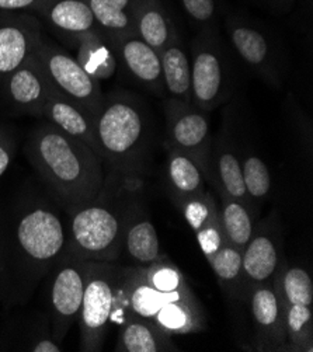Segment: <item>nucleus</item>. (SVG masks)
Returning a JSON list of instances; mask_svg holds the SVG:
<instances>
[{"mask_svg": "<svg viewBox=\"0 0 313 352\" xmlns=\"http://www.w3.org/2000/svg\"><path fill=\"white\" fill-rule=\"evenodd\" d=\"M66 253V229L43 202L25 204L0 232V268L12 296L25 299Z\"/></svg>", "mask_w": 313, "mask_h": 352, "instance_id": "1", "label": "nucleus"}, {"mask_svg": "<svg viewBox=\"0 0 313 352\" xmlns=\"http://www.w3.org/2000/svg\"><path fill=\"white\" fill-rule=\"evenodd\" d=\"M28 162L67 212L91 202L104 186L101 157L85 142L43 121L32 128L24 146Z\"/></svg>", "mask_w": 313, "mask_h": 352, "instance_id": "2", "label": "nucleus"}, {"mask_svg": "<svg viewBox=\"0 0 313 352\" xmlns=\"http://www.w3.org/2000/svg\"><path fill=\"white\" fill-rule=\"evenodd\" d=\"M128 174L131 173H106L98 195L91 202L69 210L67 254L83 261L116 263L120 258L125 228L138 205L124 192Z\"/></svg>", "mask_w": 313, "mask_h": 352, "instance_id": "3", "label": "nucleus"}, {"mask_svg": "<svg viewBox=\"0 0 313 352\" xmlns=\"http://www.w3.org/2000/svg\"><path fill=\"white\" fill-rule=\"evenodd\" d=\"M98 155L109 173L141 170L152 140V124L145 101L129 91L104 94L96 116Z\"/></svg>", "mask_w": 313, "mask_h": 352, "instance_id": "4", "label": "nucleus"}, {"mask_svg": "<svg viewBox=\"0 0 313 352\" xmlns=\"http://www.w3.org/2000/svg\"><path fill=\"white\" fill-rule=\"evenodd\" d=\"M144 318L155 322L171 336L198 333L205 329L204 310L188 284L171 291L156 289L144 267L127 268L113 323Z\"/></svg>", "mask_w": 313, "mask_h": 352, "instance_id": "5", "label": "nucleus"}, {"mask_svg": "<svg viewBox=\"0 0 313 352\" xmlns=\"http://www.w3.org/2000/svg\"><path fill=\"white\" fill-rule=\"evenodd\" d=\"M191 102L211 113L229 101L236 87L232 50L218 28L198 31L190 45Z\"/></svg>", "mask_w": 313, "mask_h": 352, "instance_id": "6", "label": "nucleus"}, {"mask_svg": "<svg viewBox=\"0 0 313 352\" xmlns=\"http://www.w3.org/2000/svg\"><path fill=\"white\" fill-rule=\"evenodd\" d=\"M224 27L232 52L250 72L271 86L281 87L287 59L277 35L263 21L240 10H226Z\"/></svg>", "mask_w": 313, "mask_h": 352, "instance_id": "7", "label": "nucleus"}, {"mask_svg": "<svg viewBox=\"0 0 313 352\" xmlns=\"http://www.w3.org/2000/svg\"><path fill=\"white\" fill-rule=\"evenodd\" d=\"M125 271V267L110 261H86L85 291L78 319L82 351H101L118 306Z\"/></svg>", "mask_w": 313, "mask_h": 352, "instance_id": "8", "label": "nucleus"}, {"mask_svg": "<svg viewBox=\"0 0 313 352\" xmlns=\"http://www.w3.org/2000/svg\"><path fill=\"white\" fill-rule=\"evenodd\" d=\"M34 58L58 93L80 105L96 118L104 93L100 82L86 72L75 56L43 37Z\"/></svg>", "mask_w": 313, "mask_h": 352, "instance_id": "9", "label": "nucleus"}, {"mask_svg": "<svg viewBox=\"0 0 313 352\" xmlns=\"http://www.w3.org/2000/svg\"><path fill=\"white\" fill-rule=\"evenodd\" d=\"M164 145L194 156L210 171L213 136L210 131V113L193 102L166 98L164 104Z\"/></svg>", "mask_w": 313, "mask_h": 352, "instance_id": "10", "label": "nucleus"}, {"mask_svg": "<svg viewBox=\"0 0 313 352\" xmlns=\"http://www.w3.org/2000/svg\"><path fill=\"white\" fill-rule=\"evenodd\" d=\"M52 270L50 289L51 337L62 344L69 329L79 319L85 291L86 261L65 253Z\"/></svg>", "mask_w": 313, "mask_h": 352, "instance_id": "11", "label": "nucleus"}, {"mask_svg": "<svg viewBox=\"0 0 313 352\" xmlns=\"http://www.w3.org/2000/svg\"><path fill=\"white\" fill-rule=\"evenodd\" d=\"M51 91L52 86L34 55L0 80V101L19 116L43 118Z\"/></svg>", "mask_w": 313, "mask_h": 352, "instance_id": "12", "label": "nucleus"}, {"mask_svg": "<svg viewBox=\"0 0 313 352\" xmlns=\"http://www.w3.org/2000/svg\"><path fill=\"white\" fill-rule=\"evenodd\" d=\"M43 21L31 13H0V80L37 51Z\"/></svg>", "mask_w": 313, "mask_h": 352, "instance_id": "13", "label": "nucleus"}, {"mask_svg": "<svg viewBox=\"0 0 313 352\" xmlns=\"http://www.w3.org/2000/svg\"><path fill=\"white\" fill-rule=\"evenodd\" d=\"M208 182L214 184L219 195H228L250 206L252 201L243 183L239 146L229 120L224 121L217 138L213 139Z\"/></svg>", "mask_w": 313, "mask_h": 352, "instance_id": "14", "label": "nucleus"}, {"mask_svg": "<svg viewBox=\"0 0 313 352\" xmlns=\"http://www.w3.org/2000/svg\"><path fill=\"white\" fill-rule=\"evenodd\" d=\"M113 43L118 56V66L121 65L128 78L147 91L164 97L160 52L142 41L135 32L121 35Z\"/></svg>", "mask_w": 313, "mask_h": 352, "instance_id": "15", "label": "nucleus"}, {"mask_svg": "<svg viewBox=\"0 0 313 352\" xmlns=\"http://www.w3.org/2000/svg\"><path fill=\"white\" fill-rule=\"evenodd\" d=\"M250 314L260 349H284L287 305L272 283L260 284L249 294Z\"/></svg>", "mask_w": 313, "mask_h": 352, "instance_id": "16", "label": "nucleus"}, {"mask_svg": "<svg viewBox=\"0 0 313 352\" xmlns=\"http://www.w3.org/2000/svg\"><path fill=\"white\" fill-rule=\"evenodd\" d=\"M281 243L270 228L253 232L252 239L243 249V291L245 298L252 289L260 284L272 283V279L281 267Z\"/></svg>", "mask_w": 313, "mask_h": 352, "instance_id": "17", "label": "nucleus"}, {"mask_svg": "<svg viewBox=\"0 0 313 352\" xmlns=\"http://www.w3.org/2000/svg\"><path fill=\"white\" fill-rule=\"evenodd\" d=\"M58 37L69 47L76 48L79 40L98 31L93 12L86 0H52L39 14Z\"/></svg>", "mask_w": 313, "mask_h": 352, "instance_id": "18", "label": "nucleus"}, {"mask_svg": "<svg viewBox=\"0 0 313 352\" xmlns=\"http://www.w3.org/2000/svg\"><path fill=\"white\" fill-rule=\"evenodd\" d=\"M43 120L62 131L63 133L82 140L97 155L98 146L96 139V118L76 102L58 93L54 87L45 102ZM100 156V155H98Z\"/></svg>", "mask_w": 313, "mask_h": 352, "instance_id": "19", "label": "nucleus"}, {"mask_svg": "<svg viewBox=\"0 0 313 352\" xmlns=\"http://www.w3.org/2000/svg\"><path fill=\"white\" fill-rule=\"evenodd\" d=\"M135 34L156 51H162L180 32L166 0H135Z\"/></svg>", "mask_w": 313, "mask_h": 352, "instance_id": "20", "label": "nucleus"}, {"mask_svg": "<svg viewBox=\"0 0 313 352\" xmlns=\"http://www.w3.org/2000/svg\"><path fill=\"white\" fill-rule=\"evenodd\" d=\"M166 177L170 197L173 202H176L206 191L208 168L186 152L167 149Z\"/></svg>", "mask_w": 313, "mask_h": 352, "instance_id": "21", "label": "nucleus"}, {"mask_svg": "<svg viewBox=\"0 0 313 352\" xmlns=\"http://www.w3.org/2000/svg\"><path fill=\"white\" fill-rule=\"evenodd\" d=\"M122 253L139 267H148L163 257L160 253L159 234L141 205L135 206L128 219Z\"/></svg>", "mask_w": 313, "mask_h": 352, "instance_id": "22", "label": "nucleus"}, {"mask_svg": "<svg viewBox=\"0 0 313 352\" xmlns=\"http://www.w3.org/2000/svg\"><path fill=\"white\" fill-rule=\"evenodd\" d=\"M176 349L177 346L171 341V334L164 331L152 320L132 316L120 324L116 351L164 352Z\"/></svg>", "mask_w": 313, "mask_h": 352, "instance_id": "23", "label": "nucleus"}, {"mask_svg": "<svg viewBox=\"0 0 313 352\" xmlns=\"http://www.w3.org/2000/svg\"><path fill=\"white\" fill-rule=\"evenodd\" d=\"M75 58L86 72L98 82L110 80L118 69V56L114 43L100 30L79 40Z\"/></svg>", "mask_w": 313, "mask_h": 352, "instance_id": "24", "label": "nucleus"}, {"mask_svg": "<svg viewBox=\"0 0 313 352\" xmlns=\"http://www.w3.org/2000/svg\"><path fill=\"white\" fill-rule=\"evenodd\" d=\"M160 59L166 94L171 98L191 102V63L182 35L160 51Z\"/></svg>", "mask_w": 313, "mask_h": 352, "instance_id": "25", "label": "nucleus"}, {"mask_svg": "<svg viewBox=\"0 0 313 352\" xmlns=\"http://www.w3.org/2000/svg\"><path fill=\"white\" fill-rule=\"evenodd\" d=\"M97 27L111 40L135 32V0H86Z\"/></svg>", "mask_w": 313, "mask_h": 352, "instance_id": "26", "label": "nucleus"}, {"mask_svg": "<svg viewBox=\"0 0 313 352\" xmlns=\"http://www.w3.org/2000/svg\"><path fill=\"white\" fill-rule=\"evenodd\" d=\"M219 219L226 240L239 249H245L253 236V214L250 206L228 195H219Z\"/></svg>", "mask_w": 313, "mask_h": 352, "instance_id": "27", "label": "nucleus"}, {"mask_svg": "<svg viewBox=\"0 0 313 352\" xmlns=\"http://www.w3.org/2000/svg\"><path fill=\"white\" fill-rule=\"evenodd\" d=\"M241 257L243 250L226 241L221 245L219 250H217L211 257L206 258L213 267V271L222 291L236 299L245 298V291H243Z\"/></svg>", "mask_w": 313, "mask_h": 352, "instance_id": "28", "label": "nucleus"}, {"mask_svg": "<svg viewBox=\"0 0 313 352\" xmlns=\"http://www.w3.org/2000/svg\"><path fill=\"white\" fill-rule=\"evenodd\" d=\"M272 285L285 305L313 307V283L306 270L281 264L272 279Z\"/></svg>", "mask_w": 313, "mask_h": 352, "instance_id": "29", "label": "nucleus"}, {"mask_svg": "<svg viewBox=\"0 0 313 352\" xmlns=\"http://www.w3.org/2000/svg\"><path fill=\"white\" fill-rule=\"evenodd\" d=\"M243 183L250 201H261L271 191V174L264 160L250 146L239 148Z\"/></svg>", "mask_w": 313, "mask_h": 352, "instance_id": "30", "label": "nucleus"}, {"mask_svg": "<svg viewBox=\"0 0 313 352\" xmlns=\"http://www.w3.org/2000/svg\"><path fill=\"white\" fill-rule=\"evenodd\" d=\"M285 327L287 340L284 349H313V307L305 305H287Z\"/></svg>", "mask_w": 313, "mask_h": 352, "instance_id": "31", "label": "nucleus"}, {"mask_svg": "<svg viewBox=\"0 0 313 352\" xmlns=\"http://www.w3.org/2000/svg\"><path fill=\"white\" fill-rule=\"evenodd\" d=\"M190 24L198 31L218 28L228 8L225 0H177Z\"/></svg>", "mask_w": 313, "mask_h": 352, "instance_id": "32", "label": "nucleus"}, {"mask_svg": "<svg viewBox=\"0 0 313 352\" xmlns=\"http://www.w3.org/2000/svg\"><path fill=\"white\" fill-rule=\"evenodd\" d=\"M175 204L179 206L184 219L194 232L202 229L219 212L218 204L210 191L179 199Z\"/></svg>", "mask_w": 313, "mask_h": 352, "instance_id": "33", "label": "nucleus"}, {"mask_svg": "<svg viewBox=\"0 0 313 352\" xmlns=\"http://www.w3.org/2000/svg\"><path fill=\"white\" fill-rule=\"evenodd\" d=\"M195 236H197V240L199 243V248H201L205 258L211 257L217 250H219L221 245L228 241L225 237L222 225H221L219 212L202 229L195 232Z\"/></svg>", "mask_w": 313, "mask_h": 352, "instance_id": "34", "label": "nucleus"}, {"mask_svg": "<svg viewBox=\"0 0 313 352\" xmlns=\"http://www.w3.org/2000/svg\"><path fill=\"white\" fill-rule=\"evenodd\" d=\"M16 138L10 128L0 122V175L5 174L16 156Z\"/></svg>", "mask_w": 313, "mask_h": 352, "instance_id": "35", "label": "nucleus"}, {"mask_svg": "<svg viewBox=\"0 0 313 352\" xmlns=\"http://www.w3.org/2000/svg\"><path fill=\"white\" fill-rule=\"evenodd\" d=\"M52 0H0V13H31L39 14Z\"/></svg>", "mask_w": 313, "mask_h": 352, "instance_id": "36", "label": "nucleus"}, {"mask_svg": "<svg viewBox=\"0 0 313 352\" xmlns=\"http://www.w3.org/2000/svg\"><path fill=\"white\" fill-rule=\"evenodd\" d=\"M249 2L272 14H288L294 10L296 0H249Z\"/></svg>", "mask_w": 313, "mask_h": 352, "instance_id": "37", "label": "nucleus"}, {"mask_svg": "<svg viewBox=\"0 0 313 352\" xmlns=\"http://www.w3.org/2000/svg\"><path fill=\"white\" fill-rule=\"evenodd\" d=\"M30 351H34V352H59L61 351V344L56 342L52 337L41 338L36 344L31 345Z\"/></svg>", "mask_w": 313, "mask_h": 352, "instance_id": "38", "label": "nucleus"}, {"mask_svg": "<svg viewBox=\"0 0 313 352\" xmlns=\"http://www.w3.org/2000/svg\"><path fill=\"white\" fill-rule=\"evenodd\" d=\"M303 5H306V6H307L309 13H312V12H313V0H303Z\"/></svg>", "mask_w": 313, "mask_h": 352, "instance_id": "39", "label": "nucleus"}]
</instances>
